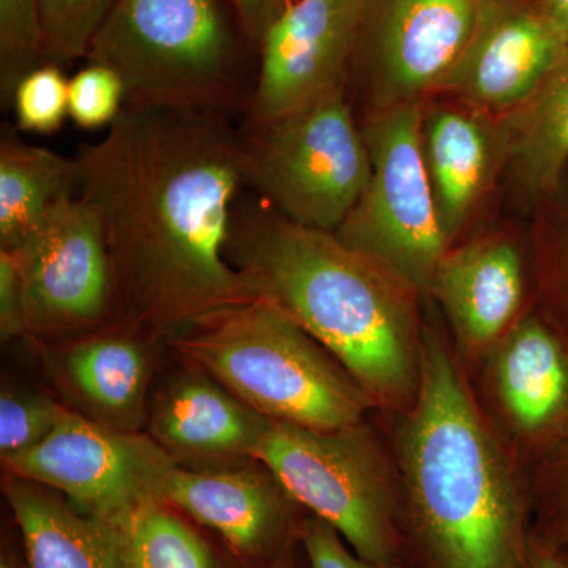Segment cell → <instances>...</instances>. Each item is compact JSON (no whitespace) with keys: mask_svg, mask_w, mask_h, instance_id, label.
I'll list each match as a JSON object with an SVG mask.
<instances>
[{"mask_svg":"<svg viewBox=\"0 0 568 568\" xmlns=\"http://www.w3.org/2000/svg\"><path fill=\"white\" fill-rule=\"evenodd\" d=\"M244 162L230 115L129 104L78 153L77 194L102 220L130 320L189 325L256 298L227 260Z\"/></svg>","mask_w":568,"mask_h":568,"instance_id":"obj_1","label":"cell"},{"mask_svg":"<svg viewBox=\"0 0 568 568\" xmlns=\"http://www.w3.org/2000/svg\"><path fill=\"white\" fill-rule=\"evenodd\" d=\"M230 252L254 297L308 332L376 406L413 407L425 331L409 284L334 233L290 222L267 204L235 209Z\"/></svg>","mask_w":568,"mask_h":568,"instance_id":"obj_2","label":"cell"},{"mask_svg":"<svg viewBox=\"0 0 568 568\" xmlns=\"http://www.w3.org/2000/svg\"><path fill=\"white\" fill-rule=\"evenodd\" d=\"M407 525L429 568H530L528 504L436 332L424 335L416 403L403 414Z\"/></svg>","mask_w":568,"mask_h":568,"instance_id":"obj_3","label":"cell"},{"mask_svg":"<svg viewBox=\"0 0 568 568\" xmlns=\"http://www.w3.org/2000/svg\"><path fill=\"white\" fill-rule=\"evenodd\" d=\"M185 327L179 353L268 420L335 432L364 424L376 406L334 355L261 298Z\"/></svg>","mask_w":568,"mask_h":568,"instance_id":"obj_4","label":"cell"},{"mask_svg":"<svg viewBox=\"0 0 568 568\" xmlns=\"http://www.w3.org/2000/svg\"><path fill=\"white\" fill-rule=\"evenodd\" d=\"M129 106L245 114L253 95L222 0H118L91 41Z\"/></svg>","mask_w":568,"mask_h":568,"instance_id":"obj_5","label":"cell"},{"mask_svg":"<svg viewBox=\"0 0 568 568\" xmlns=\"http://www.w3.org/2000/svg\"><path fill=\"white\" fill-rule=\"evenodd\" d=\"M253 459L355 555L379 568L398 566L399 499L386 455L364 424L320 432L271 420Z\"/></svg>","mask_w":568,"mask_h":568,"instance_id":"obj_6","label":"cell"},{"mask_svg":"<svg viewBox=\"0 0 568 568\" xmlns=\"http://www.w3.org/2000/svg\"><path fill=\"white\" fill-rule=\"evenodd\" d=\"M245 186L301 226L336 233L372 175L345 88L267 125L245 126Z\"/></svg>","mask_w":568,"mask_h":568,"instance_id":"obj_7","label":"cell"},{"mask_svg":"<svg viewBox=\"0 0 568 568\" xmlns=\"http://www.w3.org/2000/svg\"><path fill=\"white\" fill-rule=\"evenodd\" d=\"M420 102L376 110L364 132L372 175L335 235L373 257L418 294H429L437 264L450 248L422 152Z\"/></svg>","mask_w":568,"mask_h":568,"instance_id":"obj_8","label":"cell"},{"mask_svg":"<svg viewBox=\"0 0 568 568\" xmlns=\"http://www.w3.org/2000/svg\"><path fill=\"white\" fill-rule=\"evenodd\" d=\"M2 463L10 476L62 493L78 510L108 525L164 500L179 466L152 436L97 424L69 409L43 443Z\"/></svg>","mask_w":568,"mask_h":568,"instance_id":"obj_9","label":"cell"},{"mask_svg":"<svg viewBox=\"0 0 568 568\" xmlns=\"http://www.w3.org/2000/svg\"><path fill=\"white\" fill-rule=\"evenodd\" d=\"M24 286L31 334H67L102 324L119 306L114 263L99 213L63 197L31 237L11 250Z\"/></svg>","mask_w":568,"mask_h":568,"instance_id":"obj_10","label":"cell"},{"mask_svg":"<svg viewBox=\"0 0 568 568\" xmlns=\"http://www.w3.org/2000/svg\"><path fill=\"white\" fill-rule=\"evenodd\" d=\"M481 0H362L354 55L376 110L420 102L440 84L476 29Z\"/></svg>","mask_w":568,"mask_h":568,"instance_id":"obj_11","label":"cell"},{"mask_svg":"<svg viewBox=\"0 0 568 568\" xmlns=\"http://www.w3.org/2000/svg\"><path fill=\"white\" fill-rule=\"evenodd\" d=\"M362 0H295L265 29L246 126H263L345 88Z\"/></svg>","mask_w":568,"mask_h":568,"instance_id":"obj_12","label":"cell"},{"mask_svg":"<svg viewBox=\"0 0 568 568\" xmlns=\"http://www.w3.org/2000/svg\"><path fill=\"white\" fill-rule=\"evenodd\" d=\"M567 44L540 6L481 0L473 37L439 91L480 114H511L547 80Z\"/></svg>","mask_w":568,"mask_h":568,"instance_id":"obj_13","label":"cell"},{"mask_svg":"<svg viewBox=\"0 0 568 568\" xmlns=\"http://www.w3.org/2000/svg\"><path fill=\"white\" fill-rule=\"evenodd\" d=\"M164 503L216 530L242 558L263 560L284 551L294 500L264 466H178Z\"/></svg>","mask_w":568,"mask_h":568,"instance_id":"obj_14","label":"cell"},{"mask_svg":"<svg viewBox=\"0 0 568 568\" xmlns=\"http://www.w3.org/2000/svg\"><path fill=\"white\" fill-rule=\"evenodd\" d=\"M499 405L517 433L548 457L568 435V343L547 317H519L493 347Z\"/></svg>","mask_w":568,"mask_h":568,"instance_id":"obj_15","label":"cell"},{"mask_svg":"<svg viewBox=\"0 0 568 568\" xmlns=\"http://www.w3.org/2000/svg\"><path fill=\"white\" fill-rule=\"evenodd\" d=\"M437 298L466 353L491 351L514 327L525 298L521 257L504 241L447 250L433 276Z\"/></svg>","mask_w":568,"mask_h":568,"instance_id":"obj_16","label":"cell"},{"mask_svg":"<svg viewBox=\"0 0 568 568\" xmlns=\"http://www.w3.org/2000/svg\"><path fill=\"white\" fill-rule=\"evenodd\" d=\"M268 424L222 384L192 375L179 377L160 395L151 433L179 466L215 467L253 459Z\"/></svg>","mask_w":568,"mask_h":568,"instance_id":"obj_17","label":"cell"},{"mask_svg":"<svg viewBox=\"0 0 568 568\" xmlns=\"http://www.w3.org/2000/svg\"><path fill=\"white\" fill-rule=\"evenodd\" d=\"M506 133H496L487 115L439 106L422 123V152L440 226L448 244L462 233L487 190Z\"/></svg>","mask_w":568,"mask_h":568,"instance_id":"obj_18","label":"cell"},{"mask_svg":"<svg viewBox=\"0 0 568 568\" xmlns=\"http://www.w3.org/2000/svg\"><path fill=\"white\" fill-rule=\"evenodd\" d=\"M6 497L28 568H129L118 532L36 481L10 476Z\"/></svg>","mask_w":568,"mask_h":568,"instance_id":"obj_19","label":"cell"},{"mask_svg":"<svg viewBox=\"0 0 568 568\" xmlns=\"http://www.w3.org/2000/svg\"><path fill=\"white\" fill-rule=\"evenodd\" d=\"M504 133L523 190L555 193L568 163V44L537 92L507 115Z\"/></svg>","mask_w":568,"mask_h":568,"instance_id":"obj_20","label":"cell"},{"mask_svg":"<svg viewBox=\"0 0 568 568\" xmlns=\"http://www.w3.org/2000/svg\"><path fill=\"white\" fill-rule=\"evenodd\" d=\"M77 159L28 144L0 141V245L20 248L63 197L77 194Z\"/></svg>","mask_w":568,"mask_h":568,"instance_id":"obj_21","label":"cell"},{"mask_svg":"<svg viewBox=\"0 0 568 568\" xmlns=\"http://www.w3.org/2000/svg\"><path fill=\"white\" fill-rule=\"evenodd\" d=\"M67 369L82 395L108 416L130 422L148 381L144 351L123 336H97L74 346Z\"/></svg>","mask_w":568,"mask_h":568,"instance_id":"obj_22","label":"cell"},{"mask_svg":"<svg viewBox=\"0 0 568 568\" xmlns=\"http://www.w3.org/2000/svg\"><path fill=\"white\" fill-rule=\"evenodd\" d=\"M111 526L129 568H222L207 541L164 500L138 508Z\"/></svg>","mask_w":568,"mask_h":568,"instance_id":"obj_23","label":"cell"},{"mask_svg":"<svg viewBox=\"0 0 568 568\" xmlns=\"http://www.w3.org/2000/svg\"><path fill=\"white\" fill-rule=\"evenodd\" d=\"M44 63L40 0H0V89L11 103L18 82Z\"/></svg>","mask_w":568,"mask_h":568,"instance_id":"obj_24","label":"cell"},{"mask_svg":"<svg viewBox=\"0 0 568 568\" xmlns=\"http://www.w3.org/2000/svg\"><path fill=\"white\" fill-rule=\"evenodd\" d=\"M118 0H40L44 63H70L88 55L100 26Z\"/></svg>","mask_w":568,"mask_h":568,"instance_id":"obj_25","label":"cell"},{"mask_svg":"<svg viewBox=\"0 0 568 568\" xmlns=\"http://www.w3.org/2000/svg\"><path fill=\"white\" fill-rule=\"evenodd\" d=\"M69 82L61 67L41 63L14 89L11 103L22 132L50 134L61 129L69 115Z\"/></svg>","mask_w":568,"mask_h":568,"instance_id":"obj_26","label":"cell"},{"mask_svg":"<svg viewBox=\"0 0 568 568\" xmlns=\"http://www.w3.org/2000/svg\"><path fill=\"white\" fill-rule=\"evenodd\" d=\"M65 407L48 396L2 390L0 395V454L13 457L39 446L58 422Z\"/></svg>","mask_w":568,"mask_h":568,"instance_id":"obj_27","label":"cell"},{"mask_svg":"<svg viewBox=\"0 0 568 568\" xmlns=\"http://www.w3.org/2000/svg\"><path fill=\"white\" fill-rule=\"evenodd\" d=\"M126 103L119 74L100 63L78 71L69 82V115L85 130L111 126Z\"/></svg>","mask_w":568,"mask_h":568,"instance_id":"obj_28","label":"cell"},{"mask_svg":"<svg viewBox=\"0 0 568 568\" xmlns=\"http://www.w3.org/2000/svg\"><path fill=\"white\" fill-rule=\"evenodd\" d=\"M541 530L537 534L555 545L568 537V435L556 450L541 462L538 476Z\"/></svg>","mask_w":568,"mask_h":568,"instance_id":"obj_29","label":"cell"},{"mask_svg":"<svg viewBox=\"0 0 568 568\" xmlns=\"http://www.w3.org/2000/svg\"><path fill=\"white\" fill-rule=\"evenodd\" d=\"M301 537L312 568H379L347 548L345 538L323 519H306Z\"/></svg>","mask_w":568,"mask_h":568,"instance_id":"obj_30","label":"cell"},{"mask_svg":"<svg viewBox=\"0 0 568 568\" xmlns=\"http://www.w3.org/2000/svg\"><path fill=\"white\" fill-rule=\"evenodd\" d=\"M0 332L3 339L28 332L20 264L17 254L6 248H0Z\"/></svg>","mask_w":568,"mask_h":568,"instance_id":"obj_31","label":"cell"},{"mask_svg":"<svg viewBox=\"0 0 568 568\" xmlns=\"http://www.w3.org/2000/svg\"><path fill=\"white\" fill-rule=\"evenodd\" d=\"M235 14L250 39H263L265 29L283 11L280 0H231Z\"/></svg>","mask_w":568,"mask_h":568,"instance_id":"obj_32","label":"cell"},{"mask_svg":"<svg viewBox=\"0 0 568 568\" xmlns=\"http://www.w3.org/2000/svg\"><path fill=\"white\" fill-rule=\"evenodd\" d=\"M529 566L530 568H568L559 552L536 534L530 536Z\"/></svg>","mask_w":568,"mask_h":568,"instance_id":"obj_33","label":"cell"},{"mask_svg":"<svg viewBox=\"0 0 568 568\" xmlns=\"http://www.w3.org/2000/svg\"><path fill=\"white\" fill-rule=\"evenodd\" d=\"M560 286H562V304H560L559 316L549 321L560 332V335L567 339L568 343V242L566 246V254H560Z\"/></svg>","mask_w":568,"mask_h":568,"instance_id":"obj_34","label":"cell"},{"mask_svg":"<svg viewBox=\"0 0 568 568\" xmlns=\"http://www.w3.org/2000/svg\"><path fill=\"white\" fill-rule=\"evenodd\" d=\"M538 6L568 36V0H538Z\"/></svg>","mask_w":568,"mask_h":568,"instance_id":"obj_35","label":"cell"},{"mask_svg":"<svg viewBox=\"0 0 568 568\" xmlns=\"http://www.w3.org/2000/svg\"><path fill=\"white\" fill-rule=\"evenodd\" d=\"M551 547L559 552L560 558L566 560V564L568 566V537L564 538V540L558 541V544L551 545Z\"/></svg>","mask_w":568,"mask_h":568,"instance_id":"obj_36","label":"cell"},{"mask_svg":"<svg viewBox=\"0 0 568 568\" xmlns=\"http://www.w3.org/2000/svg\"><path fill=\"white\" fill-rule=\"evenodd\" d=\"M268 568H293V566H291L290 556L283 551L278 558L274 559V562H272V566Z\"/></svg>","mask_w":568,"mask_h":568,"instance_id":"obj_37","label":"cell"},{"mask_svg":"<svg viewBox=\"0 0 568 568\" xmlns=\"http://www.w3.org/2000/svg\"><path fill=\"white\" fill-rule=\"evenodd\" d=\"M0 568H14V567L11 566L10 560H7V558H2V560H0Z\"/></svg>","mask_w":568,"mask_h":568,"instance_id":"obj_38","label":"cell"},{"mask_svg":"<svg viewBox=\"0 0 568 568\" xmlns=\"http://www.w3.org/2000/svg\"><path fill=\"white\" fill-rule=\"evenodd\" d=\"M390 568H399V566H394V567H390Z\"/></svg>","mask_w":568,"mask_h":568,"instance_id":"obj_39","label":"cell"}]
</instances>
